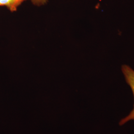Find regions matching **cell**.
Here are the masks:
<instances>
[{"mask_svg":"<svg viewBox=\"0 0 134 134\" xmlns=\"http://www.w3.org/2000/svg\"><path fill=\"white\" fill-rule=\"evenodd\" d=\"M121 70L124 75L126 82L132 90L134 100V70L131 67L127 65H122ZM132 120H134V103L133 109L126 117L120 120L119 122V125L122 126Z\"/></svg>","mask_w":134,"mask_h":134,"instance_id":"cell-1","label":"cell"},{"mask_svg":"<svg viewBox=\"0 0 134 134\" xmlns=\"http://www.w3.org/2000/svg\"><path fill=\"white\" fill-rule=\"evenodd\" d=\"M26 0H0V6H5L10 12H14Z\"/></svg>","mask_w":134,"mask_h":134,"instance_id":"cell-2","label":"cell"},{"mask_svg":"<svg viewBox=\"0 0 134 134\" xmlns=\"http://www.w3.org/2000/svg\"><path fill=\"white\" fill-rule=\"evenodd\" d=\"M30 1L33 3V4L37 6L44 5L47 2V0H30Z\"/></svg>","mask_w":134,"mask_h":134,"instance_id":"cell-3","label":"cell"}]
</instances>
